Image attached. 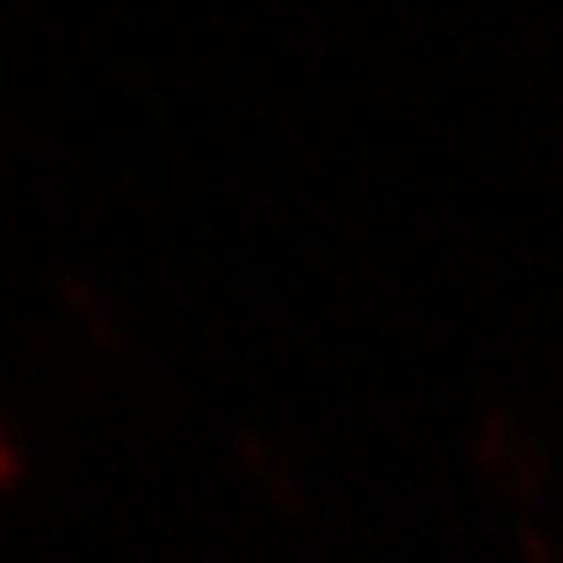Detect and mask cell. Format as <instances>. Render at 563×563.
<instances>
[{
  "mask_svg": "<svg viewBox=\"0 0 563 563\" xmlns=\"http://www.w3.org/2000/svg\"><path fill=\"white\" fill-rule=\"evenodd\" d=\"M470 454L506 501L538 506L559 485V454L538 422L511 402H485L470 422Z\"/></svg>",
  "mask_w": 563,
  "mask_h": 563,
  "instance_id": "obj_1",
  "label": "cell"
},
{
  "mask_svg": "<svg viewBox=\"0 0 563 563\" xmlns=\"http://www.w3.org/2000/svg\"><path fill=\"white\" fill-rule=\"evenodd\" d=\"M230 449H235V460H241L245 475L262 485V496H272V501H277L282 511H292V517L308 511L302 470L292 464V454H287V443H282L277 433H266L262 422H235V428H230Z\"/></svg>",
  "mask_w": 563,
  "mask_h": 563,
  "instance_id": "obj_2",
  "label": "cell"
},
{
  "mask_svg": "<svg viewBox=\"0 0 563 563\" xmlns=\"http://www.w3.org/2000/svg\"><path fill=\"white\" fill-rule=\"evenodd\" d=\"M58 298H63V308H68V319H74V329H79L84 340H95L104 355L121 361L125 355V323H121V313H115V302H110V292H104L100 282L89 277V272H79V266H68V272H58Z\"/></svg>",
  "mask_w": 563,
  "mask_h": 563,
  "instance_id": "obj_3",
  "label": "cell"
},
{
  "mask_svg": "<svg viewBox=\"0 0 563 563\" xmlns=\"http://www.w3.org/2000/svg\"><path fill=\"white\" fill-rule=\"evenodd\" d=\"M511 548H517L522 563H563V527L522 511V517L511 522Z\"/></svg>",
  "mask_w": 563,
  "mask_h": 563,
  "instance_id": "obj_4",
  "label": "cell"
},
{
  "mask_svg": "<svg viewBox=\"0 0 563 563\" xmlns=\"http://www.w3.org/2000/svg\"><path fill=\"white\" fill-rule=\"evenodd\" d=\"M21 475V449L11 443V433L0 428V481H16Z\"/></svg>",
  "mask_w": 563,
  "mask_h": 563,
  "instance_id": "obj_5",
  "label": "cell"
}]
</instances>
